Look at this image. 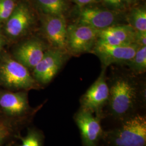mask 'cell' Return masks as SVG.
I'll return each instance as SVG.
<instances>
[{"mask_svg": "<svg viewBox=\"0 0 146 146\" xmlns=\"http://www.w3.org/2000/svg\"><path fill=\"white\" fill-rule=\"evenodd\" d=\"M120 16L115 11L97 7H85L78 13L76 24L101 31L117 25Z\"/></svg>", "mask_w": 146, "mask_h": 146, "instance_id": "9c48e42d", "label": "cell"}, {"mask_svg": "<svg viewBox=\"0 0 146 146\" xmlns=\"http://www.w3.org/2000/svg\"><path fill=\"white\" fill-rule=\"evenodd\" d=\"M9 133L8 125L0 122V146Z\"/></svg>", "mask_w": 146, "mask_h": 146, "instance_id": "44dd1931", "label": "cell"}, {"mask_svg": "<svg viewBox=\"0 0 146 146\" xmlns=\"http://www.w3.org/2000/svg\"><path fill=\"white\" fill-rule=\"evenodd\" d=\"M126 64L131 71L136 74L145 73L146 70V46L140 47L134 57Z\"/></svg>", "mask_w": 146, "mask_h": 146, "instance_id": "e0dca14e", "label": "cell"}, {"mask_svg": "<svg viewBox=\"0 0 146 146\" xmlns=\"http://www.w3.org/2000/svg\"><path fill=\"white\" fill-rule=\"evenodd\" d=\"M14 0H0V22L6 21L16 7Z\"/></svg>", "mask_w": 146, "mask_h": 146, "instance_id": "ac0fdd59", "label": "cell"}, {"mask_svg": "<svg viewBox=\"0 0 146 146\" xmlns=\"http://www.w3.org/2000/svg\"><path fill=\"white\" fill-rule=\"evenodd\" d=\"M36 2L46 15L63 16L68 8L65 0H36Z\"/></svg>", "mask_w": 146, "mask_h": 146, "instance_id": "9a60e30c", "label": "cell"}, {"mask_svg": "<svg viewBox=\"0 0 146 146\" xmlns=\"http://www.w3.org/2000/svg\"><path fill=\"white\" fill-rule=\"evenodd\" d=\"M33 16L26 4L20 3L15 8L5 23L6 33L12 37L22 35L31 26Z\"/></svg>", "mask_w": 146, "mask_h": 146, "instance_id": "8fae6325", "label": "cell"}, {"mask_svg": "<svg viewBox=\"0 0 146 146\" xmlns=\"http://www.w3.org/2000/svg\"><path fill=\"white\" fill-rule=\"evenodd\" d=\"M66 60V50L57 48L48 50L33 69V78L39 83H49L60 70Z\"/></svg>", "mask_w": 146, "mask_h": 146, "instance_id": "52a82bcc", "label": "cell"}, {"mask_svg": "<svg viewBox=\"0 0 146 146\" xmlns=\"http://www.w3.org/2000/svg\"><path fill=\"white\" fill-rule=\"evenodd\" d=\"M0 81L13 88H35L37 82L28 69L16 60L4 58L0 63Z\"/></svg>", "mask_w": 146, "mask_h": 146, "instance_id": "3957f363", "label": "cell"}, {"mask_svg": "<svg viewBox=\"0 0 146 146\" xmlns=\"http://www.w3.org/2000/svg\"><path fill=\"white\" fill-rule=\"evenodd\" d=\"M0 107L11 115H21L29 110L26 93L7 92L0 95Z\"/></svg>", "mask_w": 146, "mask_h": 146, "instance_id": "5bb4252c", "label": "cell"}, {"mask_svg": "<svg viewBox=\"0 0 146 146\" xmlns=\"http://www.w3.org/2000/svg\"><path fill=\"white\" fill-rule=\"evenodd\" d=\"M42 23L43 33L54 48L66 50L67 26L64 16L45 14Z\"/></svg>", "mask_w": 146, "mask_h": 146, "instance_id": "30bf717a", "label": "cell"}, {"mask_svg": "<svg viewBox=\"0 0 146 146\" xmlns=\"http://www.w3.org/2000/svg\"><path fill=\"white\" fill-rule=\"evenodd\" d=\"M96 0H74V1L80 7L88 5L95 2Z\"/></svg>", "mask_w": 146, "mask_h": 146, "instance_id": "603a6c76", "label": "cell"}, {"mask_svg": "<svg viewBox=\"0 0 146 146\" xmlns=\"http://www.w3.org/2000/svg\"><path fill=\"white\" fill-rule=\"evenodd\" d=\"M20 146H42V136L37 131H29L27 135L22 139Z\"/></svg>", "mask_w": 146, "mask_h": 146, "instance_id": "d6986e66", "label": "cell"}, {"mask_svg": "<svg viewBox=\"0 0 146 146\" xmlns=\"http://www.w3.org/2000/svg\"><path fill=\"white\" fill-rule=\"evenodd\" d=\"M99 31L90 27L73 24L67 27V49L74 54L91 52Z\"/></svg>", "mask_w": 146, "mask_h": 146, "instance_id": "8992f818", "label": "cell"}, {"mask_svg": "<svg viewBox=\"0 0 146 146\" xmlns=\"http://www.w3.org/2000/svg\"><path fill=\"white\" fill-rule=\"evenodd\" d=\"M109 99L104 111L107 117L118 124L139 113L145 103V89L133 75L116 74L108 82Z\"/></svg>", "mask_w": 146, "mask_h": 146, "instance_id": "6da1fadb", "label": "cell"}, {"mask_svg": "<svg viewBox=\"0 0 146 146\" xmlns=\"http://www.w3.org/2000/svg\"><path fill=\"white\" fill-rule=\"evenodd\" d=\"M140 47L136 44L126 46H111L98 40L91 52L99 58L104 67L115 63H126Z\"/></svg>", "mask_w": 146, "mask_h": 146, "instance_id": "ba28073f", "label": "cell"}, {"mask_svg": "<svg viewBox=\"0 0 146 146\" xmlns=\"http://www.w3.org/2000/svg\"><path fill=\"white\" fill-rule=\"evenodd\" d=\"M3 44H4V40H3L2 34L1 33V28H0V51L1 50L2 47L3 46Z\"/></svg>", "mask_w": 146, "mask_h": 146, "instance_id": "cb8c5ba5", "label": "cell"}, {"mask_svg": "<svg viewBox=\"0 0 146 146\" xmlns=\"http://www.w3.org/2000/svg\"><path fill=\"white\" fill-rule=\"evenodd\" d=\"M104 146H146V116L139 113L104 131Z\"/></svg>", "mask_w": 146, "mask_h": 146, "instance_id": "7a4b0ae2", "label": "cell"}, {"mask_svg": "<svg viewBox=\"0 0 146 146\" xmlns=\"http://www.w3.org/2000/svg\"><path fill=\"white\" fill-rule=\"evenodd\" d=\"M135 42L140 47L146 46V31H136Z\"/></svg>", "mask_w": 146, "mask_h": 146, "instance_id": "ffe728a7", "label": "cell"}, {"mask_svg": "<svg viewBox=\"0 0 146 146\" xmlns=\"http://www.w3.org/2000/svg\"><path fill=\"white\" fill-rule=\"evenodd\" d=\"M128 25L136 31H146V10L144 7L133 8L127 16Z\"/></svg>", "mask_w": 146, "mask_h": 146, "instance_id": "2e32d148", "label": "cell"}, {"mask_svg": "<svg viewBox=\"0 0 146 146\" xmlns=\"http://www.w3.org/2000/svg\"><path fill=\"white\" fill-rule=\"evenodd\" d=\"M46 47L40 40L31 39L23 43L15 52L16 60L27 69H34L38 64L45 52Z\"/></svg>", "mask_w": 146, "mask_h": 146, "instance_id": "4fadbf2b", "label": "cell"}, {"mask_svg": "<svg viewBox=\"0 0 146 146\" xmlns=\"http://www.w3.org/2000/svg\"><path fill=\"white\" fill-rule=\"evenodd\" d=\"M133 1H134V0H125V1L128 2H129V3H131V2H133Z\"/></svg>", "mask_w": 146, "mask_h": 146, "instance_id": "d4e9b609", "label": "cell"}, {"mask_svg": "<svg viewBox=\"0 0 146 146\" xmlns=\"http://www.w3.org/2000/svg\"><path fill=\"white\" fill-rule=\"evenodd\" d=\"M105 69L99 78L88 89L80 99L81 108L87 110L104 119V110L109 99V86Z\"/></svg>", "mask_w": 146, "mask_h": 146, "instance_id": "277c9868", "label": "cell"}, {"mask_svg": "<svg viewBox=\"0 0 146 146\" xmlns=\"http://www.w3.org/2000/svg\"><path fill=\"white\" fill-rule=\"evenodd\" d=\"M74 117L80 132L83 146H100L104 134L101 125L102 118L81 107Z\"/></svg>", "mask_w": 146, "mask_h": 146, "instance_id": "5b68a950", "label": "cell"}, {"mask_svg": "<svg viewBox=\"0 0 146 146\" xmlns=\"http://www.w3.org/2000/svg\"><path fill=\"white\" fill-rule=\"evenodd\" d=\"M136 31L127 25H116L99 31L98 40L111 46H126L135 42Z\"/></svg>", "mask_w": 146, "mask_h": 146, "instance_id": "7c38bea8", "label": "cell"}, {"mask_svg": "<svg viewBox=\"0 0 146 146\" xmlns=\"http://www.w3.org/2000/svg\"><path fill=\"white\" fill-rule=\"evenodd\" d=\"M104 3L115 9H119L123 7L125 0H104Z\"/></svg>", "mask_w": 146, "mask_h": 146, "instance_id": "7402d4cb", "label": "cell"}]
</instances>
